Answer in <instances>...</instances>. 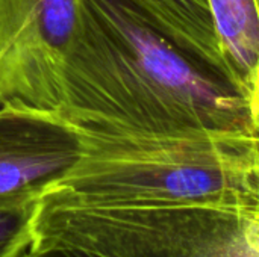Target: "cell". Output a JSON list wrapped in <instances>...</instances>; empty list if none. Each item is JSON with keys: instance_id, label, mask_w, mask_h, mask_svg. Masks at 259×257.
Returning a JSON list of instances; mask_svg holds the SVG:
<instances>
[{"instance_id": "cell-1", "label": "cell", "mask_w": 259, "mask_h": 257, "mask_svg": "<svg viewBox=\"0 0 259 257\" xmlns=\"http://www.w3.org/2000/svg\"><path fill=\"white\" fill-rule=\"evenodd\" d=\"M58 112L83 130L118 136L252 133L241 91L196 64L124 0H79Z\"/></svg>"}, {"instance_id": "cell-9", "label": "cell", "mask_w": 259, "mask_h": 257, "mask_svg": "<svg viewBox=\"0 0 259 257\" xmlns=\"http://www.w3.org/2000/svg\"><path fill=\"white\" fill-rule=\"evenodd\" d=\"M18 257H105L99 253L64 244H32Z\"/></svg>"}, {"instance_id": "cell-2", "label": "cell", "mask_w": 259, "mask_h": 257, "mask_svg": "<svg viewBox=\"0 0 259 257\" xmlns=\"http://www.w3.org/2000/svg\"><path fill=\"white\" fill-rule=\"evenodd\" d=\"M46 194L94 206L259 204V136L203 130L118 136L83 130V153Z\"/></svg>"}, {"instance_id": "cell-5", "label": "cell", "mask_w": 259, "mask_h": 257, "mask_svg": "<svg viewBox=\"0 0 259 257\" xmlns=\"http://www.w3.org/2000/svg\"><path fill=\"white\" fill-rule=\"evenodd\" d=\"M82 153L83 129L59 112L0 103V198H41Z\"/></svg>"}, {"instance_id": "cell-10", "label": "cell", "mask_w": 259, "mask_h": 257, "mask_svg": "<svg viewBox=\"0 0 259 257\" xmlns=\"http://www.w3.org/2000/svg\"><path fill=\"white\" fill-rule=\"evenodd\" d=\"M246 103H247V117H249L250 132L259 136V61L253 71L247 94H246Z\"/></svg>"}, {"instance_id": "cell-7", "label": "cell", "mask_w": 259, "mask_h": 257, "mask_svg": "<svg viewBox=\"0 0 259 257\" xmlns=\"http://www.w3.org/2000/svg\"><path fill=\"white\" fill-rule=\"evenodd\" d=\"M223 56L246 97L259 61V0H206Z\"/></svg>"}, {"instance_id": "cell-6", "label": "cell", "mask_w": 259, "mask_h": 257, "mask_svg": "<svg viewBox=\"0 0 259 257\" xmlns=\"http://www.w3.org/2000/svg\"><path fill=\"white\" fill-rule=\"evenodd\" d=\"M196 64L238 88L223 56L206 0H124ZM240 89V88H238ZM243 94V92H241Z\"/></svg>"}, {"instance_id": "cell-4", "label": "cell", "mask_w": 259, "mask_h": 257, "mask_svg": "<svg viewBox=\"0 0 259 257\" xmlns=\"http://www.w3.org/2000/svg\"><path fill=\"white\" fill-rule=\"evenodd\" d=\"M79 0H0V103L56 111Z\"/></svg>"}, {"instance_id": "cell-8", "label": "cell", "mask_w": 259, "mask_h": 257, "mask_svg": "<svg viewBox=\"0 0 259 257\" xmlns=\"http://www.w3.org/2000/svg\"><path fill=\"white\" fill-rule=\"evenodd\" d=\"M41 198H0V257H18L33 242Z\"/></svg>"}, {"instance_id": "cell-3", "label": "cell", "mask_w": 259, "mask_h": 257, "mask_svg": "<svg viewBox=\"0 0 259 257\" xmlns=\"http://www.w3.org/2000/svg\"><path fill=\"white\" fill-rule=\"evenodd\" d=\"M32 244L105 257H259V204L94 206L44 194Z\"/></svg>"}]
</instances>
